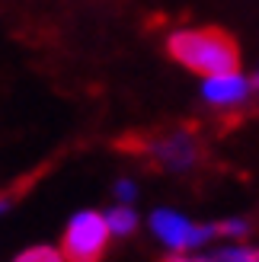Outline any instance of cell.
Returning <instances> with one entry per match:
<instances>
[{
  "label": "cell",
  "instance_id": "10",
  "mask_svg": "<svg viewBox=\"0 0 259 262\" xmlns=\"http://www.w3.org/2000/svg\"><path fill=\"white\" fill-rule=\"evenodd\" d=\"M112 199L119 202V205H135V202H138V186H135L132 179H115Z\"/></svg>",
  "mask_w": 259,
  "mask_h": 262
},
{
  "label": "cell",
  "instance_id": "2",
  "mask_svg": "<svg viewBox=\"0 0 259 262\" xmlns=\"http://www.w3.org/2000/svg\"><path fill=\"white\" fill-rule=\"evenodd\" d=\"M147 227L154 233V240L166 246L170 253H196L205 243L218 240L214 221H192L186 214H179L176 208H154L147 214Z\"/></svg>",
  "mask_w": 259,
  "mask_h": 262
},
{
  "label": "cell",
  "instance_id": "6",
  "mask_svg": "<svg viewBox=\"0 0 259 262\" xmlns=\"http://www.w3.org/2000/svg\"><path fill=\"white\" fill-rule=\"evenodd\" d=\"M102 217H106L109 237H132V233L138 230V224H141V217H138V211H135V205H119V202H115Z\"/></svg>",
  "mask_w": 259,
  "mask_h": 262
},
{
  "label": "cell",
  "instance_id": "7",
  "mask_svg": "<svg viewBox=\"0 0 259 262\" xmlns=\"http://www.w3.org/2000/svg\"><path fill=\"white\" fill-rule=\"evenodd\" d=\"M205 259H208V262H259V246L230 240L227 246H218V250H211Z\"/></svg>",
  "mask_w": 259,
  "mask_h": 262
},
{
  "label": "cell",
  "instance_id": "3",
  "mask_svg": "<svg viewBox=\"0 0 259 262\" xmlns=\"http://www.w3.org/2000/svg\"><path fill=\"white\" fill-rule=\"evenodd\" d=\"M109 246V227L106 217L96 208H83V211L71 214L68 227L61 237V253L68 262H99Z\"/></svg>",
  "mask_w": 259,
  "mask_h": 262
},
{
  "label": "cell",
  "instance_id": "4",
  "mask_svg": "<svg viewBox=\"0 0 259 262\" xmlns=\"http://www.w3.org/2000/svg\"><path fill=\"white\" fill-rule=\"evenodd\" d=\"M199 96H202L205 106H211V109H237V106H243V102H250L256 96V86H253L250 74L234 68V71L202 77Z\"/></svg>",
  "mask_w": 259,
  "mask_h": 262
},
{
  "label": "cell",
  "instance_id": "11",
  "mask_svg": "<svg viewBox=\"0 0 259 262\" xmlns=\"http://www.w3.org/2000/svg\"><path fill=\"white\" fill-rule=\"evenodd\" d=\"M166 262H208L205 256H196V253H173Z\"/></svg>",
  "mask_w": 259,
  "mask_h": 262
},
{
  "label": "cell",
  "instance_id": "12",
  "mask_svg": "<svg viewBox=\"0 0 259 262\" xmlns=\"http://www.w3.org/2000/svg\"><path fill=\"white\" fill-rule=\"evenodd\" d=\"M10 211V199H7V195H0V217H4Z\"/></svg>",
  "mask_w": 259,
  "mask_h": 262
},
{
  "label": "cell",
  "instance_id": "1",
  "mask_svg": "<svg viewBox=\"0 0 259 262\" xmlns=\"http://www.w3.org/2000/svg\"><path fill=\"white\" fill-rule=\"evenodd\" d=\"M166 51L173 55V61L199 77L234 71L240 64L237 45L218 29H176L166 38Z\"/></svg>",
  "mask_w": 259,
  "mask_h": 262
},
{
  "label": "cell",
  "instance_id": "5",
  "mask_svg": "<svg viewBox=\"0 0 259 262\" xmlns=\"http://www.w3.org/2000/svg\"><path fill=\"white\" fill-rule=\"evenodd\" d=\"M147 157L166 173H189L199 163V141L189 131H166L147 141Z\"/></svg>",
  "mask_w": 259,
  "mask_h": 262
},
{
  "label": "cell",
  "instance_id": "8",
  "mask_svg": "<svg viewBox=\"0 0 259 262\" xmlns=\"http://www.w3.org/2000/svg\"><path fill=\"white\" fill-rule=\"evenodd\" d=\"M10 262H68L61 253V246H51V243H35V246H26L13 256Z\"/></svg>",
  "mask_w": 259,
  "mask_h": 262
},
{
  "label": "cell",
  "instance_id": "9",
  "mask_svg": "<svg viewBox=\"0 0 259 262\" xmlns=\"http://www.w3.org/2000/svg\"><path fill=\"white\" fill-rule=\"evenodd\" d=\"M214 230H218V237H224V240H243V237H250V230L253 224L247 217H221V221H214Z\"/></svg>",
  "mask_w": 259,
  "mask_h": 262
}]
</instances>
